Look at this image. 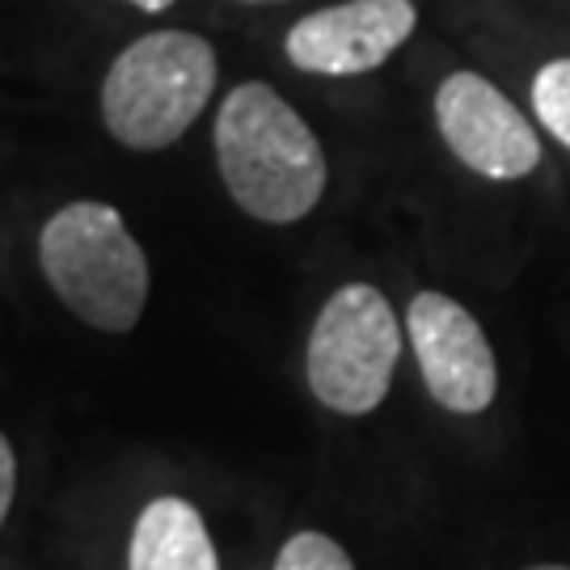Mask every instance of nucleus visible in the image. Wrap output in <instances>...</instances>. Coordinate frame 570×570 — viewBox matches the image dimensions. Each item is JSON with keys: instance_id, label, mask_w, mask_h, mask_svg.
I'll list each match as a JSON object with an SVG mask.
<instances>
[{"instance_id": "nucleus-1", "label": "nucleus", "mask_w": 570, "mask_h": 570, "mask_svg": "<svg viewBox=\"0 0 570 570\" xmlns=\"http://www.w3.org/2000/svg\"><path fill=\"white\" fill-rule=\"evenodd\" d=\"M216 165L237 207L263 225L305 220L326 190L322 140L263 81L237 85L220 102Z\"/></svg>"}, {"instance_id": "nucleus-2", "label": "nucleus", "mask_w": 570, "mask_h": 570, "mask_svg": "<svg viewBox=\"0 0 570 570\" xmlns=\"http://www.w3.org/2000/svg\"><path fill=\"white\" fill-rule=\"evenodd\" d=\"M216 47L190 30H153L122 47L102 85L106 131L136 153L178 144L216 94Z\"/></svg>"}, {"instance_id": "nucleus-3", "label": "nucleus", "mask_w": 570, "mask_h": 570, "mask_svg": "<svg viewBox=\"0 0 570 570\" xmlns=\"http://www.w3.org/2000/svg\"><path fill=\"white\" fill-rule=\"evenodd\" d=\"M39 263L72 317L127 334L148 305V258L115 207L81 199L60 207L39 233Z\"/></svg>"}, {"instance_id": "nucleus-4", "label": "nucleus", "mask_w": 570, "mask_h": 570, "mask_svg": "<svg viewBox=\"0 0 570 570\" xmlns=\"http://www.w3.org/2000/svg\"><path fill=\"white\" fill-rule=\"evenodd\" d=\"M402 355V326L372 284H346L308 334V389L334 414H367L385 402Z\"/></svg>"}, {"instance_id": "nucleus-5", "label": "nucleus", "mask_w": 570, "mask_h": 570, "mask_svg": "<svg viewBox=\"0 0 570 570\" xmlns=\"http://www.w3.org/2000/svg\"><path fill=\"white\" fill-rule=\"evenodd\" d=\"M435 122L456 161L490 183H515L541 165V140L532 122L499 85L478 72H452L435 89Z\"/></svg>"}, {"instance_id": "nucleus-6", "label": "nucleus", "mask_w": 570, "mask_h": 570, "mask_svg": "<svg viewBox=\"0 0 570 570\" xmlns=\"http://www.w3.org/2000/svg\"><path fill=\"white\" fill-rule=\"evenodd\" d=\"M410 343L431 397L452 414H482L499 393V367L482 326L444 292H419L410 301Z\"/></svg>"}, {"instance_id": "nucleus-7", "label": "nucleus", "mask_w": 570, "mask_h": 570, "mask_svg": "<svg viewBox=\"0 0 570 570\" xmlns=\"http://www.w3.org/2000/svg\"><path fill=\"white\" fill-rule=\"evenodd\" d=\"M414 0H343L296 21L284 51L313 77H364L414 35Z\"/></svg>"}, {"instance_id": "nucleus-8", "label": "nucleus", "mask_w": 570, "mask_h": 570, "mask_svg": "<svg viewBox=\"0 0 570 570\" xmlns=\"http://www.w3.org/2000/svg\"><path fill=\"white\" fill-rule=\"evenodd\" d=\"M127 570H220V558L204 515L178 494H165L140 511Z\"/></svg>"}, {"instance_id": "nucleus-9", "label": "nucleus", "mask_w": 570, "mask_h": 570, "mask_svg": "<svg viewBox=\"0 0 570 570\" xmlns=\"http://www.w3.org/2000/svg\"><path fill=\"white\" fill-rule=\"evenodd\" d=\"M532 110L570 148V60H550L532 77Z\"/></svg>"}, {"instance_id": "nucleus-10", "label": "nucleus", "mask_w": 570, "mask_h": 570, "mask_svg": "<svg viewBox=\"0 0 570 570\" xmlns=\"http://www.w3.org/2000/svg\"><path fill=\"white\" fill-rule=\"evenodd\" d=\"M275 570H355L346 550L326 537V532H296L287 541L279 558H275Z\"/></svg>"}, {"instance_id": "nucleus-11", "label": "nucleus", "mask_w": 570, "mask_h": 570, "mask_svg": "<svg viewBox=\"0 0 570 570\" xmlns=\"http://www.w3.org/2000/svg\"><path fill=\"white\" fill-rule=\"evenodd\" d=\"M13 494H18V456L9 440H0V515H9Z\"/></svg>"}, {"instance_id": "nucleus-12", "label": "nucleus", "mask_w": 570, "mask_h": 570, "mask_svg": "<svg viewBox=\"0 0 570 570\" xmlns=\"http://www.w3.org/2000/svg\"><path fill=\"white\" fill-rule=\"evenodd\" d=\"M127 4H136V9H144V13H165L174 0H127Z\"/></svg>"}, {"instance_id": "nucleus-13", "label": "nucleus", "mask_w": 570, "mask_h": 570, "mask_svg": "<svg viewBox=\"0 0 570 570\" xmlns=\"http://www.w3.org/2000/svg\"><path fill=\"white\" fill-rule=\"evenodd\" d=\"M529 570H570V567H529Z\"/></svg>"}, {"instance_id": "nucleus-14", "label": "nucleus", "mask_w": 570, "mask_h": 570, "mask_svg": "<svg viewBox=\"0 0 570 570\" xmlns=\"http://www.w3.org/2000/svg\"><path fill=\"white\" fill-rule=\"evenodd\" d=\"M249 4H263V0H249Z\"/></svg>"}]
</instances>
